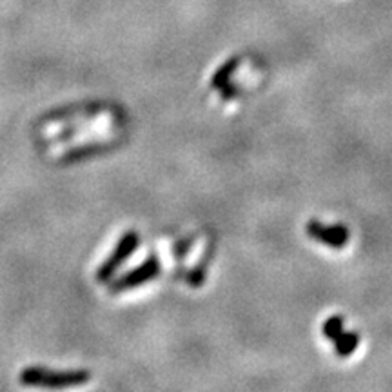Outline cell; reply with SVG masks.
I'll use <instances>...</instances> for the list:
<instances>
[{
    "label": "cell",
    "instance_id": "obj_2",
    "mask_svg": "<svg viewBox=\"0 0 392 392\" xmlns=\"http://www.w3.org/2000/svg\"><path fill=\"white\" fill-rule=\"evenodd\" d=\"M140 245V236L136 231H127L122 238L118 240L117 247L113 249V253L109 254L107 260L98 267L96 270V282L98 283H107L115 278L117 275V270L122 267L124 261L131 256V254H135L136 247Z\"/></svg>",
    "mask_w": 392,
    "mask_h": 392
},
{
    "label": "cell",
    "instance_id": "obj_4",
    "mask_svg": "<svg viewBox=\"0 0 392 392\" xmlns=\"http://www.w3.org/2000/svg\"><path fill=\"white\" fill-rule=\"evenodd\" d=\"M307 235L316 240V242H322V244L329 245L332 249H341L344 245H347L348 238H351L347 227L340 226V223L325 226V223L318 222V220H311L307 223Z\"/></svg>",
    "mask_w": 392,
    "mask_h": 392
},
{
    "label": "cell",
    "instance_id": "obj_3",
    "mask_svg": "<svg viewBox=\"0 0 392 392\" xmlns=\"http://www.w3.org/2000/svg\"><path fill=\"white\" fill-rule=\"evenodd\" d=\"M160 270H162L160 261H158V258L155 256V254H151L142 266H138L133 270H127L126 275L118 276L117 280H111L109 289H111L113 294H117V292L131 291V289L138 287V285H144V283L157 278Z\"/></svg>",
    "mask_w": 392,
    "mask_h": 392
},
{
    "label": "cell",
    "instance_id": "obj_1",
    "mask_svg": "<svg viewBox=\"0 0 392 392\" xmlns=\"http://www.w3.org/2000/svg\"><path fill=\"white\" fill-rule=\"evenodd\" d=\"M87 370H49L42 367H27L20 372V384L26 387L67 388L79 387L89 381Z\"/></svg>",
    "mask_w": 392,
    "mask_h": 392
},
{
    "label": "cell",
    "instance_id": "obj_5",
    "mask_svg": "<svg viewBox=\"0 0 392 392\" xmlns=\"http://www.w3.org/2000/svg\"><path fill=\"white\" fill-rule=\"evenodd\" d=\"M332 344H334L336 354H338V356L347 358L351 356V354H354V351H356L358 344H360V336L353 331H341L340 334L332 340Z\"/></svg>",
    "mask_w": 392,
    "mask_h": 392
},
{
    "label": "cell",
    "instance_id": "obj_7",
    "mask_svg": "<svg viewBox=\"0 0 392 392\" xmlns=\"http://www.w3.org/2000/svg\"><path fill=\"white\" fill-rule=\"evenodd\" d=\"M236 65H238V60H231V62H227L222 70L218 71L216 77L213 79V86L216 87V89H223V87H227V79H229V74H231L229 71L235 70Z\"/></svg>",
    "mask_w": 392,
    "mask_h": 392
},
{
    "label": "cell",
    "instance_id": "obj_6",
    "mask_svg": "<svg viewBox=\"0 0 392 392\" xmlns=\"http://www.w3.org/2000/svg\"><path fill=\"white\" fill-rule=\"evenodd\" d=\"M341 331H344V318L341 316H331L323 323V334H325L327 340L332 341Z\"/></svg>",
    "mask_w": 392,
    "mask_h": 392
}]
</instances>
